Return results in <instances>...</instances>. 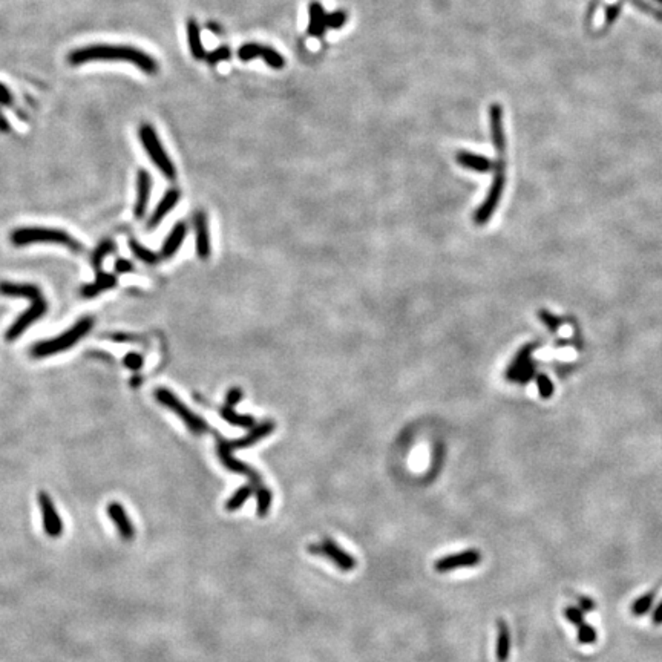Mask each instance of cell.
Listing matches in <instances>:
<instances>
[{"label":"cell","mask_w":662,"mask_h":662,"mask_svg":"<svg viewBox=\"0 0 662 662\" xmlns=\"http://www.w3.org/2000/svg\"><path fill=\"white\" fill-rule=\"evenodd\" d=\"M93 61H118L129 64L140 69L146 75H155L159 71L158 60L142 48L132 45L114 43H93L77 48L68 54V64L71 66H81Z\"/></svg>","instance_id":"1"},{"label":"cell","mask_w":662,"mask_h":662,"mask_svg":"<svg viewBox=\"0 0 662 662\" xmlns=\"http://www.w3.org/2000/svg\"><path fill=\"white\" fill-rule=\"evenodd\" d=\"M10 241L16 247L30 246V244L36 242H52L60 244V246L68 247L71 252L80 253L83 250L81 244L72 238L71 235L65 230L60 228H50V227H20L11 232Z\"/></svg>","instance_id":"2"},{"label":"cell","mask_w":662,"mask_h":662,"mask_svg":"<svg viewBox=\"0 0 662 662\" xmlns=\"http://www.w3.org/2000/svg\"><path fill=\"white\" fill-rule=\"evenodd\" d=\"M93 327H94L93 318L90 316L81 318L79 322L72 325L71 329L65 331L64 334H60V336L52 338L50 340H41V342L34 345L31 348V356L37 359H43V358L54 356V354L57 353L66 351L69 350V348L75 347L79 340L88 336L89 331L93 330Z\"/></svg>","instance_id":"3"},{"label":"cell","mask_w":662,"mask_h":662,"mask_svg":"<svg viewBox=\"0 0 662 662\" xmlns=\"http://www.w3.org/2000/svg\"><path fill=\"white\" fill-rule=\"evenodd\" d=\"M138 135H140V142L143 144L144 150L149 153L150 159L155 164L159 172L167 179H175L177 178V167L172 163V159L167 155V152L164 150V146L159 140V137L157 134V130L150 126L149 123H144L140 126V130H138Z\"/></svg>","instance_id":"4"},{"label":"cell","mask_w":662,"mask_h":662,"mask_svg":"<svg viewBox=\"0 0 662 662\" xmlns=\"http://www.w3.org/2000/svg\"><path fill=\"white\" fill-rule=\"evenodd\" d=\"M153 396H155V399L162 403L163 407L171 409L172 413H175L179 419L184 422L186 427L189 428L192 434L203 436L211 431V427H208L207 422L204 419H201L198 414H195L191 408H187L184 403L171 391V389L157 388L155 391H153Z\"/></svg>","instance_id":"5"},{"label":"cell","mask_w":662,"mask_h":662,"mask_svg":"<svg viewBox=\"0 0 662 662\" xmlns=\"http://www.w3.org/2000/svg\"><path fill=\"white\" fill-rule=\"evenodd\" d=\"M496 177L492 179L491 189L486 195V199L483 201V204L477 208L476 215H474V221H476L477 226H483L486 224L489 218L496 212V208L501 199V195H503L505 191V183H506V177H505V164L503 162H498L496 166Z\"/></svg>","instance_id":"6"},{"label":"cell","mask_w":662,"mask_h":662,"mask_svg":"<svg viewBox=\"0 0 662 662\" xmlns=\"http://www.w3.org/2000/svg\"><path fill=\"white\" fill-rule=\"evenodd\" d=\"M309 552L311 555L324 556V558L333 561L334 566L342 570V572H351L358 564L356 560H354L350 554H347L345 550L339 545H336L331 538H324L322 543L310 545Z\"/></svg>","instance_id":"7"},{"label":"cell","mask_w":662,"mask_h":662,"mask_svg":"<svg viewBox=\"0 0 662 662\" xmlns=\"http://www.w3.org/2000/svg\"><path fill=\"white\" fill-rule=\"evenodd\" d=\"M37 501L41 512V521H43L45 534L54 540L60 538L65 532V525H64V520L60 518L57 509H55L52 497L48 492L41 491L37 496Z\"/></svg>","instance_id":"8"},{"label":"cell","mask_w":662,"mask_h":662,"mask_svg":"<svg viewBox=\"0 0 662 662\" xmlns=\"http://www.w3.org/2000/svg\"><path fill=\"white\" fill-rule=\"evenodd\" d=\"M46 311H48V302L45 301V298L34 301L30 309L23 311L22 315L16 319V322L10 327L8 331H6L5 334V339L10 340V342L11 340L19 339L34 322H37L41 316H45Z\"/></svg>","instance_id":"9"},{"label":"cell","mask_w":662,"mask_h":662,"mask_svg":"<svg viewBox=\"0 0 662 662\" xmlns=\"http://www.w3.org/2000/svg\"><path fill=\"white\" fill-rule=\"evenodd\" d=\"M232 451L233 449L230 448V443L227 440H222V438H220L218 443H217V452H218V457L221 460V463L224 465L228 471L236 472V474H246V476H249L250 482H252V486H256V487L262 486V480H261L260 474L250 468L249 465L242 463L241 460L235 458L233 454H232Z\"/></svg>","instance_id":"10"},{"label":"cell","mask_w":662,"mask_h":662,"mask_svg":"<svg viewBox=\"0 0 662 662\" xmlns=\"http://www.w3.org/2000/svg\"><path fill=\"white\" fill-rule=\"evenodd\" d=\"M480 561H482V554H480V550L468 549L456 555L443 556V558L436 561L434 567L437 572L445 574V572H451V570H457L463 567H474L477 566Z\"/></svg>","instance_id":"11"},{"label":"cell","mask_w":662,"mask_h":662,"mask_svg":"<svg viewBox=\"0 0 662 662\" xmlns=\"http://www.w3.org/2000/svg\"><path fill=\"white\" fill-rule=\"evenodd\" d=\"M106 514L109 520L115 525L117 532L121 536L123 541L130 543L135 538L137 535L135 526L134 523L130 521L128 511L124 509V506L121 503H118V501H110V503L106 506Z\"/></svg>","instance_id":"12"},{"label":"cell","mask_w":662,"mask_h":662,"mask_svg":"<svg viewBox=\"0 0 662 662\" xmlns=\"http://www.w3.org/2000/svg\"><path fill=\"white\" fill-rule=\"evenodd\" d=\"M195 226V242H197V255L201 260L206 261L212 253L211 247V230H208V221L206 213L199 211L193 215Z\"/></svg>","instance_id":"13"},{"label":"cell","mask_w":662,"mask_h":662,"mask_svg":"<svg viewBox=\"0 0 662 662\" xmlns=\"http://www.w3.org/2000/svg\"><path fill=\"white\" fill-rule=\"evenodd\" d=\"M150 191H152L150 173L146 169H140L137 172V198L134 203L135 218H143L146 212H148Z\"/></svg>","instance_id":"14"},{"label":"cell","mask_w":662,"mask_h":662,"mask_svg":"<svg viewBox=\"0 0 662 662\" xmlns=\"http://www.w3.org/2000/svg\"><path fill=\"white\" fill-rule=\"evenodd\" d=\"M489 126L496 150L498 155H503L506 149V135L503 124V108L498 103H492L489 106Z\"/></svg>","instance_id":"15"},{"label":"cell","mask_w":662,"mask_h":662,"mask_svg":"<svg viewBox=\"0 0 662 662\" xmlns=\"http://www.w3.org/2000/svg\"><path fill=\"white\" fill-rule=\"evenodd\" d=\"M0 295L6 298H22L28 301H37L41 299V290L34 284H16V282H0Z\"/></svg>","instance_id":"16"},{"label":"cell","mask_w":662,"mask_h":662,"mask_svg":"<svg viewBox=\"0 0 662 662\" xmlns=\"http://www.w3.org/2000/svg\"><path fill=\"white\" fill-rule=\"evenodd\" d=\"M532 348L534 345L523 347L521 351L515 356L509 369H507V378H509L511 380L525 382L532 376L534 368L531 367V364H529V354H531Z\"/></svg>","instance_id":"17"},{"label":"cell","mask_w":662,"mask_h":662,"mask_svg":"<svg viewBox=\"0 0 662 662\" xmlns=\"http://www.w3.org/2000/svg\"><path fill=\"white\" fill-rule=\"evenodd\" d=\"M275 431V423L273 422H262L260 425H256L249 433L238 438V440L228 442L230 448L232 449H244V448H250V446L256 445L257 442H261L262 438H266Z\"/></svg>","instance_id":"18"},{"label":"cell","mask_w":662,"mask_h":662,"mask_svg":"<svg viewBox=\"0 0 662 662\" xmlns=\"http://www.w3.org/2000/svg\"><path fill=\"white\" fill-rule=\"evenodd\" d=\"M179 197H181V193L178 189H171V191H167L164 193V197L163 199L159 201L158 206L155 211H153V213L150 215V218L148 221V224H146V227H148L149 230L152 228H155L157 226H159V222H162L164 220V217L169 212L173 211V207H175L178 204V201H179Z\"/></svg>","instance_id":"19"},{"label":"cell","mask_w":662,"mask_h":662,"mask_svg":"<svg viewBox=\"0 0 662 662\" xmlns=\"http://www.w3.org/2000/svg\"><path fill=\"white\" fill-rule=\"evenodd\" d=\"M456 159L460 166L466 167V169L476 171L478 173H487L492 169H496V164H494L489 158L485 155H478V153L468 152V150L457 152Z\"/></svg>","instance_id":"20"},{"label":"cell","mask_w":662,"mask_h":662,"mask_svg":"<svg viewBox=\"0 0 662 662\" xmlns=\"http://www.w3.org/2000/svg\"><path fill=\"white\" fill-rule=\"evenodd\" d=\"M327 31V12L324 6L316 0L309 5V34L313 37H322Z\"/></svg>","instance_id":"21"},{"label":"cell","mask_w":662,"mask_h":662,"mask_svg":"<svg viewBox=\"0 0 662 662\" xmlns=\"http://www.w3.org/2000/svg\"><path fill=\"white\" fill-rule=\"evenodd\" d=\"M186 235H187L186 222H183V221L177 222V224L172 227L171 233L167 235V238L163 242L162 256L167 260V257H172L173 255H175L179 250L181 244H183V241L186 240Z\"/></svg>","instance_id":"22"},{"label":"cell","mask_w":662,"mask_h":662,"mask_svg":"<svg viewBox=\"0 0 662 662\" xmlns=\"http://www.w3.org/2000/svg\"><path fill=\"white\" fill-rule=\"evenodd\" d=\"M115 285H117V278L114 275L101 273V271H100V273L97 275L95 281L93 284L83 285L81 290H80V295L83 298H86V299H93V298L99 296L100 293H103V291L114 289Z\"/></svg>","instance_id":"23"},{"label":"cell","mask_w":662,"mask_h":662,"mask_svg":"<svg viewBox=\"0 0 662 662\" xmlns=\"http://www.w3.org/2000/svg\"><path fill=\"white\" fill-rule=\"evenodd\" d=\"M187 40H189V48L192 52V57L201 60L206 57V50L203 45V40H201V31L198 23L195 22L193 19L187 20Z\"/></svg>","instance_id":"24"},{"label":"cell","mask_w":662,"mask_h":662,"mask_svg":"<svg viewBox=\"0 0 662 662\" xmlns=\"http://www.w3.org/2000/svg\"><path fill=\"white\" fill-rule=\"evenodd\" d=\"M511 653V632L509 627L500 619L498 621V636H497V659L498 662H506L509 659Z\"/></svg>","instance_id":"25"},{"label":"cell","mask_w":662,"mask_h":662,"mask_svg":"<svg viewBox=\"0 0 662 662\" xmlns=\"http://www.w3.org/2000/svg\"><path fill=\"white\" fill-rule=\"evenodd\" d=\"M220 414H221L222 419H224L227 423L233 425V427H240V428H246V429H250V428L255 427V419L252 416L238 414L233 408H230L227 405L220 408Z\"/></svg>","instance_id":"26"},{"label":"cell","mask_w":662,"mask_h":662,"mask_svg":"<svg viewBox=\"0 0 662 662\" xmlns=\"http://www.w3.org/2000/svg\"><path fill=\"white\" fill-rule=\"evenodd\" d=\"M271 501H273V494L266 486H260L256 487V515L260 518H266L270 507H271Z\"/></svg>","instance_id":"27"},{"label":"cell","mask_w":662,"mask_h":662,"mask_svg":"<svg viewBox=\"0 0 662 662\" xmlns=\"http://www.w3.org/2000/svg\"><path fill=\"white\" fill-rule=\"evenodd\" d=\"M252 492H253V486L252 485H244L241 486L238 491H236L232 497H230L227 500V503H226V511L227 512H235V511H238L240 507H242V505L246 503V501L252 497Z\"/></svg>","instance_id":"28"},{"label":"cell","mask_w":662,"mask_h":662,"mask_svg":"<svg viewBox=\"0 0 662 662\" xmlns=\"http://www.w3.org/2000/svg\"><path fill=\"white\" fill-rule=\"evenodd\" d=\"M129 249H130V252L134 253L137 260H140L144 264H149V266H153V264H157L158 260H159L157 253H153L152 250L142 246V244L135 241V240L129 241Z\"/></svg>","instance_id":"29"},{"label":"cell","mask_w":662,"mask_h":662,"mask_svg":"<svg viewBox=\"0 0 662 662\" xmlns=\"http://www.w3.org/2000/svg\"><path fill=\"white\" fill-rule=\"evenodd\" d=\"M115 249H117L115 244L113 241H109V240L101 241L99 246H97V249L94 250V253H93V257H90V262H93V266L97 271L100 270L104 257H106L110 253H114Z\"/></svg>","instance_id":"30"},{"label":"cell","mask_w":662,"mask_h":662,"mask_svg":"<svg viewBox=\"0 0 662 662\" xmlns=\"http://www.w3.org/2000/svg\"><path fill=\"white\" fill-rule=\"evenodd\" d=\"M654 598H656V590L649 592V594L639 596V598L636 599V601L632 604V613H633V616H644V615H647V613H649V610L652 609L653 603H654Z\"/></svg>","instance_id":"31"},{"label":"cell","mask_w":662,"mask_h":662,"mask_svg":"<svg viewBox=\"0 0 662 662\" xmlns=\"http://www.w3.org/2000/svg\"><path fill=\"white\" fill-rule=\"evenodd\" d=\"M261 57L264 59V61H266V64L270 68H273V69H282L285 66L284 55H281L280 52L275 51L273 48H270V46H262Z\"/></svg>","instance_id":"32"},{"label":"cell","mask_w":662,"mask_h":662,"mask_svg":"<svg viewBox=\"0 0 662 662\" xmlns=\"http://www.w3.org/2000/svg\"><path fill=\"white\" fill-rule=\"evenodd\" d=\"M596 630L587 623H583L581 625H578V641L580 644L584 645H590L596 643Z\"/></svg>","instance_id":"33"},{"label":"cell","mask_w":662,"mask_h":662,"mask_svg":"<svg viewBox=\"0 0 662 662\" xmlns=\"http://www.w3.org/2000/svg\"><path fill=\"white\" fill-rule=\"evenodd\" d=\"M262 52V46L257 43H246L238 50V57L242 61H250L256 57H260Z\"/></svg>","instance_id":"34"},{"label":"cell","mask_w":662,"mask_h":662,"mask_svg":"<svg viewBox=\"0 0 662 662\" xmlns=\"http://www.w3.org/2000/svg\"><path fill=\"white\" fill-rule=\"evenodd\" d=\"M348 20V14L347 11L342 10H336L330 14H327V28H331V30H340Z\"/></svg>","instance_id":"35"},{"label":"cell","mask_w":662,"mask_h":662,"mask_svg":"<svg viewBox=\"0 0 662 662\" xmlns=\"http://www.w3.org/2000/svg\"><path fill=\"white\" fill-rule=\"evenodd\" d=\"M228 59H230V48L226 46V45L218 46L217 50H213L212 52H208L206 55L207 64H211V65H218V64H221V61L228 60Z\"/></svg>","instance_id":"36"},{"label":"cell","mask_w":662,"mask_h":662,"mask_svg":"<svg viewBox=\"0 0 662 662\" xmlns=\"http://www.w3.org/2000/svg\"><path fill=\"white\" fill-rule=\"evenodd\" d=\"M123 364L126 368L132 369V371H138L144 364V359L140 353H128L123 359Z\"/></svg>","instance_id":"37"},{"label":"cell","mask_w":662,"mask_h":662,"mask_svg":"<svg viewBox=\"0 0 662 662\" xmlns=\"http://www.w3.org/2000/svg\"><path fill=\"white\" fill-rule=\"evenodd\" d=\"M629 2H630L633 6H636V8H639L641 11H644L645 14H649V16H652V17H654V19H658V20H662V12H661L658 8H654L653 5L644 2V0H629Z\"/></svg>","instance_id":"38"},{"label":"cell","mask_w":662,"mask_h":662,"mask_svg":"<svg viewBox=\"0 0 662 662\" xmlns=\"http://www.w3.org/2000/svg\"><path fill=\"white\" fill-rule=\"evenodd\" d=\"M564 616L567 618V621L569 623H572L575 627L578 625H581L584 623V613L581 609H576V607H572V605H570V607H566V610H564Z\"/></svg>","instance_id":"39"},{"label":"cell","mask_w":662,"mask_h":662,"mask_svg":"<svg viewBox=\"0 0 662 662\" xmlns=\"http://www.w3.org/2000/svg\"><path fill=\"white\" fill-rule=\"evenodd\" d=\"M538 389H540V396L543 397V399H549V397L554 394V385H552V382L549 380L547 376L541 374L538 378Z\"/></svg>","instance_id":"40"},{"label":"cell","mask_w":662,"mask_h":662,"mask_svg":"<svg viewBox=\"0 0 662 662\" xmlns=\"http://www.w3.org/2000/svg\"><path fill=\"white\" fill-rule=\"evenodd\" d=\"M619 12H621V3L607 6V10H605V16H604V25L610 26L618 19Z\"/></svg>","instance_id":"41"},{"label":"cell","mask_w":662,"mask_h":662,"mask_svg":"<svg viewBox=\"0 0 662 662\" xmlns=\"http://www.w3.org/2000/svg\"><path fill=\"white\" fill-rule=\"evenodd\" d=\"M242 399V389L241 388H230L226 396V405L233 408L236 403Z\"/></svg>","instance_id":"42"},{"label":"cell","mask_w":662,"mask_h":662,"mask_svg":"<svg viewBox=\"0 0 662 662\" xmlns=\"http://www.w3.org/2000/svg\"><path fill=\"white\" fill-rule=\"evenodd\" d=\"M115 271L120 275H126V273H130V271H134V266H132V262L128 260H118L115 262Z\"/></svg>","instance_id":"43"},{"label":"cell","mask_w":662,"mask_h":662,"mask_svg":"<svg viewBox=\"0 0 662 662\" xmlns=\"http://www.w3.org/2000/svg\"><path fill=\"white\" fill-rule=\"evenodd\" d=\"M580 607H581L583 612H592L596 607V605H595V601L592 598L581 596L580 598Z\"/></svg>","instance_id":"44"},{"label":"cell","mask_w":662,"mask_h":662,"mask_svg":"<svg viewBox=\"0 0 662 662\" xmlns=\"http://www.w3.org/2000/svg\"><path fill=\"white\" fill-rule=\"evenodd\" d=\"M12 103V97L10 94V90L6 89L5 85L0 83V104H11Z\"/></svg>","instance_id":"45"},{"label":"cell","mask_w":662,"mask_h":662,"mask_svg":"<svg viewBox=\"0 0 662 662\" xmlns=\"http://www.w3.org/2000/svg\"><path fill=\"white\" fill-rule=\"evenodd\" d=\"M652 623H653L654 625H661V624H662V601L658 604V607L654 609V612H653Z\"/></svg>","instance_id":"46"},{"label":"cell","mask_w":662,"mask_h":662,"mask_svg":"<svg viewBox=\"0 0 662 662\" xmlns=\"http://www.w3.org/2000/svg\"><path fill=\"white\" fill-rule=\"evenodd\" d=\"M142 385V378L140 376H134L130 380V387H140Z\"/></svg>","instance_id":"47"},{"label":"cell","mask_w":662,"mask_h":662,"mask_svg":"<svg viewBox=\"0 0 662 662\" xmlns=\"http://www.w3.org/2000/svg\"><path fill=\"white\" fill-rule=\"evenodd\" d=\"M654 2H658V3H661V5H662V0H654Z\"/></svg>","instance_id":"48"}]
</instances>
